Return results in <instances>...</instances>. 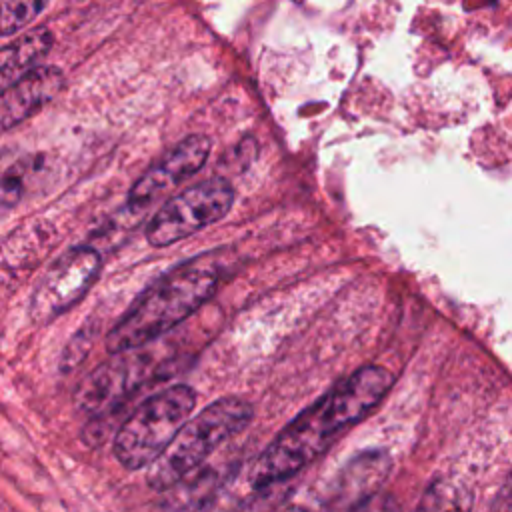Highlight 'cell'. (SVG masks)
<instances>
[{
	"mask_svg": "<svg viewBox=\"0 0 512 512\" xmlns=\"http://www.w3.org/2000/svg\"><path fill=\"white\" fill-rule=\"evenodd\" d=\"M392 382V374L382 366H364L338 382L264 448L250 470L252 486H270L308 466L360 422L386 396Z\"/></svg>",
	"mask_w": 512,
	"mask_h": 512,
	"instance_id": "6da1fadb",
	"label": "cell"
},
{
	"mask_svg": "<svg viewBox=\"0 0 512 512\" xmlns=\"http://www.w3.org/2000/svg\"><path fill=\"white\" fill-rule=\"evenodd\" d=\"M220 272L208 258L188 260L156 280L110 330V352L136 350L196 312L216 290Z\"/></svg>",
	"mask_w": 512,
	"mask_h": 512,
	"instance_id": "7a4b0ae2",
	"label": "cell"
},
{
	"mask_svg": "<svg viewBox=\"0 0 512 512\" xmlns=\"http://www.w3.org/2000/svg\"><path fill=\"white\" fill-rule=\"evenodd\" d=\"M252 406L242 398H222L186 420L164 452L150 464L148 484L168 490L196 470L218 446L246 428Z\"/></svg>",
	"mask_w": 512,
	"mask_h": 512,
	"instance_id": "3957f363",
	"label": "cell"
},
{
	"mask_svg": "<svg viewBox=\"0 0 512 512\" xmlns=\"http://www.w3.org/2000/svg\"><path fill=\"white\" fill-rule=\"evenodd\" d=\"M196 404L190 386H170L136 406L118 426L114 454L122 466L138 470L150 466L188 420Z\"/></svg>",
	"mask_w": 512,
	"mask_h": 512,
	"instance_id": "277c9868",
	"label": "cell"
},
{
	"mask_svg": "<svg viewBox=\"0 0 512 512\" xmlns=\"http://www.w3.org/2000/svg\"><path fill=\"white\" fill-rule=\"evenodd\" d=\"M234 190L224 178L202 180L172 196L150 218L146 238L152 246H170L214 222L232 206Z\"/></svg>",
	"mask_w": 512,
	"mask_h": 512,
	"instance_id": "5b68a950",
	"label": "cell"
},
{
	"mask_svg": "<svg viewBox=\"0 0 512 512\" xmlns=\"http://www.w3.org/2000/svg\"><path fill=\"white\" fill-rule=\"evenodd\" d=\"M100 264V254L90 246H76L58 256L32 292L34 320L50 322L70 310L98 278Z\"/></svg>",
	"mask_w": 512,
	"mask_h": 512,
	"instance_id": "8992f818",
	"label": "cell"
},
{
	"mask_svg": "<svg viewBox=\"0 0 512 512\" xmlns=\"http://www.w3.org/2000/svg\"><path fill=\"white\" fill-rule=\"evenodd\" d=\"M210 154V140L202 134H192L158 158L132 186L128 208L144 212L154 202L172 192L180 182L196 174Z\"/></svg>",
	"mask_w": 512,
	"mask_h": 512,
	"instance_id": "52a82bcc",
	"label": "cell"
},
{
	"mask_svg": "<svg viewBox=\"0 0 512 512\" xmlns=\"http://www.w3.org/2000/svg\"><path fill=\"white\" fill-rule=\"evenodd\" d=\"M116 358L104 362L96 368L76 392V404L92 414H100L102 410H110L132 394L136 386H140V378L144 372V356L128 354V350L114 352Z\"/></svg>",
	"mask_w": 512,
	"mask_h": 512,
	"instance_id": "ba28073f",
	"label": "cell"
},
{
	"mask_svg": "<svg viewBox=\"0 0 512 512\" xmlns=\"http://www.w3.org/2000/svg\"><path fill=\"white\" fill-rule=\"evenodd\" d=\"M64 76L56 66L30 68L18 80L0 90V130H8L56 98Z\"/></svg>",
	"mask_w": 512,
	"mask_h": 512,
	"instance_id": "9c48e42d",
	"label": "cell"
},
{
	"mask_svg": "<svg viewBox=\"0 0 512 512\" xmlns=\"http://www.w3.org/2000/svg\"><path fill=\"white\" fill-rule=\"evenodd\" d=\"M52 46L48 28H34L16 42L0 48V90L26 74Z\"/></svg>",
	"mask_w": 512,
	"mask_h": 512,
	"instance_id": "30bf717a",
	"label": "cell"
},
{
	"mask_svg": "<svg viewBox=\"0 0 512 512\" xmlns=\"http://www.w3.org/2000/svg\"><path fill=\"white\" fill-rule=\"evenodd\" d=\"M36 174L38 160L34 154L16 150L0 152V220L24 198Z\"/></svg>",
	"mask_w": 512,
	"mask_h": 512,
	"instance_id": "8fae6325",
	"label": "cell"
},
{
	"mask_svg": "<svg viewBox=\"0 0 512 512\" xmlns=\"http://www.w3.org/2000/svg\"><path fill=\"white\" fill-rule=\"evenodd\" d=\"M46 4L48 0H0V38L30 24Z\"/></svg>",
	"mask_w": 512,
	"mask_h": 512,
	"instance_id": "7c38bea8",
	"label": "cell"
}]
</instances>
